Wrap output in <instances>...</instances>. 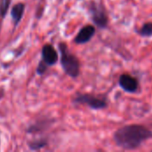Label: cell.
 <instances>
[{
	"mask_svg": "<svg viewBox=\"0 0 152 152\" xmlns=\"http://www.w3.org/2000/svg\"><path fill=\"white\" fill-rule=\"evenodd\" d=\"M119 85L126 92L129 93H134L137 90L138 88V82L137 80L129 76V75H122L119 78Z\"/></svg>",
	"mask_w": 152,
	"mask_h": 152,
	"instance_id": "obj_3",
	"label": "cell"
},
{
	"mask_svg": "<svg viewBox=\"0 0 152 152\" xmlns=\"http://www.w3.org/2000/svg\"><path fill=\"white\" fill-rule=\"evenodd\" d=\"M77 102H81V103H86L91 108H94V109H102L106 106L104 100H102V99H99L91 95H81L77 99Z\"/></svg>",
	"mask_w": 152,
	"mask_h": 152,
	"instance_id": "obj_4",
	"label": "cell"
},
{
	"mask_svg": "<svg viewBox=\"0 0 152 152\" xmlns=\"http://www.w3.org/2000/svg\"><path fill=\"white\" fill-rule=\"evenodd\" d=\"M94 33H95L94 27H93L91 25L86 26V27H84L79 31V33L77 34L75 41L77 44H85V43L88 42L93 37V36L94 35Z\"/></svg>",
	"mask_w": 152,
	"mask_h": 152,
	"instance_id": "obj_6",
	"label": "cell"
},
{
	"mask_svg": "<svg viewBox=\"0 0 152 152\" xmlns=\"http://www.w3.org/2000/svg\"><path fill=\"white\" fill-rule=\"evenodd\" d=\"M151 136L152 133L146 127L134 125L118 129L114 134V140L119 147L131 150L139 147Z\"/></svg>",
	"mask_w": 152,
	"mask_h": 152,
	"instance_id": "obj_1",
	"label": "cell"
},
{
	"mask_svg": "<svg viewBox=\"0 0 152 152\" xmlns=\"http://www.w3.org/2000/svg\"><path fill=\"white\" fill-rule=\"evenodd\" d=\"M60 50H61V61L63 69L68 75L73 77H77L79 73V62L77 59L69 52L66 45L61 44Z\"/></svg>",
	"mask_w": 152,
	"mask_h": 152,
	"instance_id": "obj_2",
	"label": "cell"
},
{
	"mask_svg": "<svg viewBox=\"0 0 152 152\" xmlns=\"http://www.w3.org/2000/svg\"><path fill=\"white\" fill-rule=\"evenodd\" d=\"M93 18L95 23L100 27H105L107 23V18L104 14V12L101 9L95 8L93 10Z\"/></svg>",
	"mask_w": 152,
	"mask_h": 152,
	"instance_id": "obj_7",
	"label": "cell"
},
{
	"mask_svg": "<svg viewBox=\"0 0 152 152\" xmlns=\"http://www.w3.org/2000/svg\"><path fill=\"white\" fill-rule=\"evenodd\" d=\"M42 55H43L44 62L46 63L47 65H53L57 61V58H58L57 53L55 49L50 45H46L43 47Z\"/></svg>",
	"mask_w": 152,
	"mask_h": 152,
	"instance_id": "obj_5",
	"label": "cell"
},
{
	"mask_svg": "<svg viewBox=\"0 0 152 152\" xmlns=\"http://www.w3.org/2000/svg\"><path fill=\"white\" fill-rule=\"evenodd\" d=\"M23 12H24V4H17L16 5L13 6V8L12 10V19H13V20H14V22L16 24L21 19Z\"/></svg>",
	"mask_w": 152,
	"mask_h": 152,
	"instance_id": "obj_8",
	"label": "cell"
},
{
	"mask_svg": "<svg viewBox=\"0 0 152 152\" xmlns=\"http://www.w3.org/2000/svg\"><path fill=\"white\" fill-rule=\"evenodd\" d=\"M141 35L144 37H149L152 35V23H146L143 25L142 29L140 30Z\"/></svg>",
	"mask_w": 152,
	"mask_h": 152,
	"instance_id": "obj_9",
	"label": "cell"
}]
</instances>
